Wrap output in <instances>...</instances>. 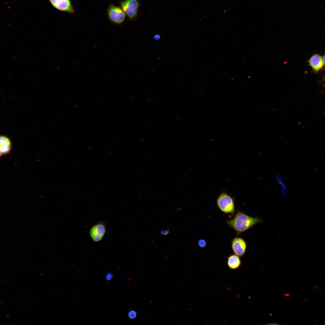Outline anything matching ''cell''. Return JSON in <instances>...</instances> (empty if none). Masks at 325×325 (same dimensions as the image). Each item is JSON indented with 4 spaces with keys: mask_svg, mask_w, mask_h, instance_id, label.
I'll list each match as a JSON object with an SVG mask.
<instances>
[{
    "mask_svg": "<svg viewBox=\"0 0 325 325\" xmlns=\"http://www.w3.org/2000/svg\"><path fill=\"white\" fill-rule=\"evenodd\" d=\"M262 221V220L259 218L252 217L243 212L237 211L234 217L227 221L226 223L229 227L235 230L238 236Z\"/></svg>",
    "mask_w": 325,
    "mask_h": 325,
    "instance_id": "obj_1",
    "label": "cell"
},
{
    "mask_svg": "<svg viewBox=\"0 0 325 325\" xmlns=\"http://www.w3.org/2000/svg\"><path fill=\"white\" fill-rule=\"evenodd\" d=\"M217 206L219 209L225 214H234L235 212L234 200L226 192L221 193L216 199Z\"/></svg>",
    "mask_w": 325,
    "mask_h": 325,
    "instance_id": "obj_2",
    "label": "cell"
},
{
    "mask_svg": "<svg viewBox=\"0 0 325 325\" xmlns=\"http://www.w3.org/2000/svg\"><path fill=\"white\" fill-rule=\"evenodd\" d=\"M120 4L121 8L130 19L136 16L139 6L137 0H125L121 2Z\"/></svg>",
    "mask_w": 325,
    "mask_h": 325,
    "instance_id": "obj_3",
    "label": "cell"
},
{
    "mask_svg": "<svg viewBox=\"0 0 325 325\" xmlns=\"http://www.w3.org/2000/svg\"><path fill=\"white\" fill-rule=\"evenodd\" d=\"M108 14L110 21L117 24L122 23L125 17V14L122 9L113 5L109 6L108 10Z\"/></svg>",
    "mask_w": 325,
    "mask_h": 325,
    "instance_id": "obj_4",
    "label": "cell"
},
{
    "mask_svg": "<svg viewBox=\"0 0 325 325\" xmlns=\"http://www.w3.org/2000/svg\"><path fill=\"white\" fill-rule=\"evenodd\" d=\"M231 246L234 253L240 257L243 256L246 253L247 244L243 238L236 237L232 240Z\"/></svg>",
    "mask_w": 325,
    "mask_h": 325,
    "instance_id": "obj_5",
    "label": "cell"
},
{
    "mask_svg": "<svg viewBox=\"0 0 325 325\" xmlns=\"http://www.w3.org/2000/svg\"><path fill=\"white\" fill-rule=\"evenodd\" d=\"M106 231V226L103 223H99L94 226L90 231V236L95 242L100 241L104 236Z\"/></svg>",
    "mask_w": 325,
    "mask_h": 325,
    "instance_id": "obj_6",
    "label": "cell"
},
{
    "mask_svg": "<svg viewBox=\"0 0 325 325\" xmlns=\"http://www.w3.org/2000/svg\"><path fill=\"white\" fill-rule=\"evenodd\" d=\"M52 5L60 11L70 13L74 11L70 0H49Z\"/></svg>",
    "mask_w": 325,
    "mask_h": 325,
    "instance_id": "obj_7",
    "label": "cell"
},
{
    "mask_svg": "<svg viewBox=\"0 0 325 325\" xmlns=\"http://www.w3.org/2000/svg\"><path fill=\"white\" fill-rule=\"evenodd\" d=\"M309 65L315 72L322 69L324 64L322 57L319 54H315L312 55L308 60Z\"/></svg>",
    "mask_w": 325,
    "mask_h": 325,
    "instance_id": "obj_8",
    "label": "cell"
},
{
    "mask_svg": "<svg viewBox=\"0 0 325 325\" xmlns=\"http://www.w3.org/2000/svg\"><path fill=\"white\" fill-rule=\"evenodd\" d=\"M11 143L10 139L5 136H0V156L10 153Z\"/></svg>",
    "mask_w": 325,
    "mask_h": 325,
    "instance_id": "obj_9",
    "label": "cell"
},
{
    "mask_svg": "<svg viewBox=\"0 0 325 325\" xmlns=\"http://www.w3.org/2000/svg\"><path fill=\"white\" fill-rule=\"evenodd\" d=\"M240 257L236 254H232L227 258V265L230 269L232 270L238 269L241 265Z\"/></svg>",
    "mask_w": 325,
    "mask_h": 325,
    "instance_id": "obj_10",
    "label": "cell"
},
{
    "mask_svg": "<svg viewBox=\"0 0 325 325\" xmlns=\"http://www.w3.org/2000/svg\"><path fill=\"white\" fill-rule=\"evenodd\" d=\"M276 178L277 182L280 184L281 186V193L283 195H285L286 189L284 184L282 181L281 177L279 175H277Z\"/></svg>",
    "mask_w": 325,
    "mask_h": 325,
    "instance_id": "obj_11",
    "label": "cell"
},
{
    "mask_svg": "<svg viewBox=\"0 0 325 325\" xmlns=\"http://www.w3.org/2000/svg\"><path fill=\"white\" fill-rule=\"evenodd\" d=\"M136 312L133 310H130L128 313V317L132 319H134L137 317Z\"/></svg>",
    "mask_w": 325,
    "mask_h": 325,
    "instance_id": "obj_12",
    "label": "cell"
},
{
    "mask_svg": "<svg viewBox=\"0 0 325 325\" xmlns=\"http://www.w3.org/2000/svg\"><path fill=\"white\" fill-rule=\"evenodd\" d=\"M198 244L201 248H204L206 245V242L204 239H201L198 241Z\"/></svg>",
    "mask_w": 325,
    "mask_h": 325,
    "instance_id": "obj_13",
    "label": "cell"
},
{
    "mask_svg": "<svg viewBox=\"0 0 325 325\" xmlns=\"http://www.w3.org/2000/svg\"><path fill=\"white\" fill-rule=\"evenodd\" d=\"M113 274L111 272H109L106 274V279L107 280L110 281L113 278Z\"/></svg>",
    "mask_w": 325,
    "mask_h": 325,
    "instance_id": "obj_14",
    "label": "cell"
},
{
    "mask_svg": "<svg viewBox=\"0 0 325 325\" xmlns=\"http://www.w3.org/2000/svg\"><path fill=\"white\" fill-rule=\"evenodd\" d=\"M170 231V230L169 229L162 230L161 231L160 234L163 235H166L169 233Z\"/></svg>",
    "mask_w": 325,
    "mask_h": 325,
    "instance_id": "obj_15",
    "label": "cell"
},
{
    "mask_svg": "<svg viewBox=\"0 0 325 325\" xmlns=\"http://www.w3.org/2000/svg\"><path fill=\"white\" fill-rule=\"evenodd\" d=\"M322 60H323V62L324 63H325V57H324V56H323L322 57Z\"/></svg>",
    "mask_w": 325,
    "mask_h": 325,
    "instance_id": "obj_16",
    "label": "cell"
}]
</instances>
